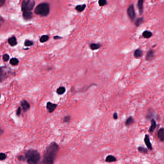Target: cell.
Masks as SVG:
<instances>
[{"label": "cell", "instance_id": "1", "mask_svg": "<svg viewBox=\"0 0 164 164\" xmlns=\"http://www.w3.org/2000/svg\"><path fill=\"white\" fill-rule=\"evenodd\" d=\"M59 146L55 142L50 143L46 148L41 164H53L58 153Z\"/></svg>", "mask_w": 164, "mask_h": 164}, {"label": "cell", "instance_id": "2", "mask_svg": "<svg viewBox=\"0 0 164 164\" xmlns=\"http://www.w3.org/2000/svg\"><path fill=\"white\" fill-rule=\"evenodd\" d=\"M25 157L28 164H39L40 161V155L36 150L29 149L25 153Z\"/></svg>", "mask_w": 164, "mask_h": 164}, {"label": "cell", "instance_id": "3", "mask_svg": "<svg viewBox=\"0 0 164 164\" xmlns=\"http://www.w3.org/2000/svg\"><path fill=\"white\" fill-rule=\"evenodd\" d=\"M49 5L47 3H43L39 4L35 9V14L41 16H47L49 14Z\"/></svg>", "mask_w": 164, "mask_h": 164}, {"label": "cell", "instance_id": "4", "mask_svg": "<svg viewBox=\"0 0 164 164\" xmlns=\"http://www.w3.org/2000/svg\"><path fill=\"white\" fill-rule=\"evenodd\" d=\"M127 14L130 19L133 21L134 20L136 17V14L135 12L134 7L133 4H131L127 9Z\"/></svg>", "mask_w": 164, "mask_h": 164}, {"label": "cell", "instance_id": "5", "mask_svg": "<svg viewBox=\"0 0 164 164\" xmlns=\"http://www.w3.org/2000/svg\"><path fill=\"white\" fill-rule=\"evenodd\" d=\"M8 75V72L5 68H0V83L2 82L7 78Z\"/></svg>", "mask_w": 164, "mask_h": 164}, {"label": "cell", "instance_id": "6", "mask_svg": "<svg viewBox=\"0 0 164 164\" xmlns=\"http://www.w3.org/2000/svg\"><path fill=\"white\" fill-rule=\"evenodd\" d=\"M155 57V50L153 49H150L146 54L145 60L147 61H151L154 59Z\"/></svg>", "mask_w": 164, "mask_h": 164}, {"label": "cell", "instance_id": "7", "mask_svg": "<svg viewBox=\"0 0 164 164\" xmlns=\"http://www.w3.org/2000/svg\"><path fill=\"white\" fill-rule=\"evenodd\" d=\"M57 106H58L57 104L52 103L51 102H47L46 105L47 109L50 113L53 112L55 110L56 108H57Z\"/></svg>", "mask_w": 164, "mask_h": 164}, {"label": "cell", "instance_id": "8", "mask_svg": "<svg viewBox=\"0 0 164 164\" xmlns=\"http://www.w3.org/2000/svg\"><path fill=\"white\" fill-rule=\"evenodd\" d=\"M21 105L23 108V110L26 112L30 108V105L29 103L26 100H23L21 102Z\"/></svg>", "mask_w": 164, "mask_h": 164}, {"label": "cell", "instance_id": "9", "mask_svg": "<svg viewBox=\"0 0 164 164\" xmlns=\"http://www.w3.org/2000/svg\"><path fill=\"white\" fill-rule=\"evenodd\" d=\"M144 141L145 144H146V145L147 147V148H148V149H149L150 150H152L153 149V147L152 145V144H151V143L150 142V137L148 134H146L145 135Z\"/></svg>", "mask_w": 164, "mask_h": 164}, {"label": "cell", "instance_id": "10", "mask_svg": "<svg viewBox=\"0 0 164 164\" xmlns=\"http://www.w3.org/2000/svg\"><path fill=\"white\" fill-rule=\"evenodd\" d=\"M143 55V50L140 48H137L136 50H135V51L134 52V53H133V56L134 58L136 59H139L141 58Z\"/></svg>", "mask_w": 164, "mask_h": 164}, {"label": "cell", "instance_id": "11", "mask_svg": "<svg viewBox=\"0 0 164 164\" xmlns=\"http://www.w3.org/2000/svg\"><path fill=\"white\" fill-rule=\"evenodd\" d=\"M23 17L26 20H30L33 17V14L31 11H24L23 12Z\"/></svg>", "mask_w": 164, "mask_h": 164}, {"label": "cell", "instance_id": "12", "mask_svg": "<svg viewBox=\"0 0 164 164\" xmlns=\"http://www.w3.org/2000/svg\"><path fill=\"white\" fill-rule=\"evenodd\" d=\"M144 3V0H138V1L137 6H138L139 11V13L140 15H142L143 13Z\"/></svg>", "mask_w": 164, "mask_h": 164}, {"label": "cell", "instance_id": "13", "mask_svg": "<svg viewBox=\"0 0 164 164\" xmlns=\"http://www.w3.org/2000/svg\"><path fill=\"white\" fill-rule=\"evenodd\" d=\"M151 125L150 127V128L149 129V132H150V133H152L156 129V127L157 124H156V120L154 119H151Z\"/></svg>", "mask_w": 164, "mask_h": 164}, {"label": "cell", "instance_id": "14", "mask_svg": "<svg viewBox=\"0 0 164 164\" xmlns=\"http://www.w3.org/2000/svg\"><path fill=\"white\" fill-rule=\"evenodd\" d=\"M157 137L160 141H164V128H161L158 130Z\"/></svg>", "mask_w": 164, "mask_h": 164}, {"label": "cell", "instance_id": "15", "mask_svg": "<svg viewBox=\"0 0 164 164\" xmlns=\"http://www.w3.org/2000/svg\"><path fill=\"white\" fill-rule=\"evenodd\" d=\"M8 43L11 46H15L16 45L17 42L16 37L15 36H12L8 39Z\"/></svg>", "mask_w": 164, "mask_h": 164}, {"label": "cell", "instance_id": "16", "mask_svg": "<svg viewBox=\"0 0 164 164\" xmlns=\"http://www.w3.org/2000/svg\"><path fill=\"white\" fill-rule=\"evenodd\" d=\"M101 45L99 43H92L90 45V48L92 50H96L98 49L101 48Z\"/></svg>", "mask_w": 164, "mask_h": 164}, {"label": "cell", "instance_id": "17", "mask_svg": "<svg viewBox=\"0 0 164 164\" xmlns=\"http://www.w3.org/2000/svg\"><path fill=\"white\" fill-rule=\"evenodd\" d=\"M31 1V0H23L22 3V9L23 12L26 11L28 4Z\"/></svg>", "mask_w": 164, "mask_h": 164}, {"label": "cell", "instance_id": "18", "mask_svg": "<svg viewBox=\"0 0 164 164\" xmlns=\"http://www.w3.org/2000/svg\"><path fill=\"white\" fill-rule=\"evenodd\" d=\"M117 158L113 156L112 155H109L107 156L106 158V162H108V163H111V162H115L117 161Z\"/></svg>", "mask_w": 164, "mask_h": 164}, {"label": "cell", "instance_id": "19", "mask_svg": "<svg viewBox=\"0 0 164 164\" xmlns=\"http://www.w3.org/2000/svg\"><path fill=\"white\" fill-rule=\"evenodd\" d=\"M66 92V88L64 86H60L57 88L56 90L57 93L59 95H62L64 94Z\"/></svg>", "mask_w": 164, "mask_h": 164}, {"label": "cell", "instance_id": "20", "mask_svg": "<svg viewBox=\"0 0 164 164\" xmlns=\"http://www.w3.org/2000/svg\"><path fill=\"white\" fill-rule=\"evenodd\" d=\"M134 123V120L133 117L132 116H130L126 120L125 124L126 126H129L133 124Z\"/></svg>", "mask_w": 164, "mask_h": 164}, {"label": "cell", "instance_id": "21", "mask_svg": "<svg viewBox=\"0 0 164 164\" xmlns=\"http://www.w3.org/2000/svg\"><path fill=\"white\" fill-rule=\"evenodd\" d=\"M153 36V33L150 31L145 30L143 33V36L145 39H149Z\"/></svg>", "mask_w": 164, "mask_h": 164}, {"label": "cell", "instance_id": "22", "mask_svg": "<svg viewBox=\"0 0 164 164\" xmlns=\"http://www.w3.org/2000/svg\"><path fill=\"white\" fill-rule=\"evenodd\" d=\"M35 5V1H34V0H32V1H31L28 4L26 11H31L33 9Z\"/></svg>", "mask_w": 164, "mask_h": 164}, {"label": "cell", "instance_id": "23", "mask_svg": "<svg viewBox=\"0 0 164 164\" xmlns=\"http://www.w3.org/2000/svg\"><path fill=\"white\" fill-rule=\"evenodd\" d=\"M86 5L85 4H82V5H77L75 7V10L78 12H83L85 8Z\"/></svg>", "mask_w": 164, "mask_h": 164}, {"label": "cell", "instance_id": "24", "mask_svg": "<svg viewBox=\"0 0 164 164\" xmlns=\"http://www.w3.org/2000/svg\"><path fill=\"white\" fill-rule=\"evenodd\" d=\"M49 39V36L48 35H45L42 36L40 37V42L41 43H44V42H46L47 41H48Z\"/></svg>", "mask_w": 164, "mask_h": 164}, {"label": "cell", "instance_id": "25", "mask_svg": "<svg viewBox=\"0 0 164 164\" xmlns=\"http://www.w3.org/2000/svg\"><path fill=\"white\" fill-rule=\"evenodd\" d=\"M143 22H144V18L143 17L138 18L135 21V25L137 27H139L140 25L143 23Z\"/></svg>", "mask_w": 164, "mask_h": 164}, {"label": "cell", "instance_id": "26", "mask_svg": "<svg viewBox=\"0 0 164 164\" xmlns=\"http://www.w3.org/2000/svg\"><path fill=\"white\" fill-rule=\"evenodd\" d=\"M10 63V64H12V65L16 66V65H17L19 64V60L16 58H12V59H11Z\"/></svg>", "mask_w": 164, "mask_h": 164}, {"label": "cell", "instance_id": "27", "mask_svg": "<svg viewBox=\"0 0 164 164\" xmlns=\"http://www.w3.org/2000/svg\"><path fill=\"white\" fill-rule=\"evenodd\" d=\"M138 150L140 153L143 154H147L148 153V150L144 147L139 146L138 148Z\"/></svg>", "mask_w": 164, "mask_h": 164}, {"label": "cell", "instance_id": "28", "mask_svg": "<svg viewBox=\"0 0 164 164\" xmlns=\"http://www.w3.org/2000/svg\"><path fill=\"white\" fill-rule=\"evenodd\" d=\"M153 116V112L152 110L151 109H149L148 111L147 112L146 115V118L147 119H149L151 118H152Z\"/></svg>", "mask_w": 164, "mask_h": 164}, {"label": "cell", "instance_id": "29", "mask_svg": "<svg viewBox=\"0 0 164 164\" xmlns=\"http://www.w3.org/2000/svg\"><path fill=\"white\" fill-rule=\"evenodd\" d=\"M34 45V42L32 41L27 40L24 42V45L26 47H30Z\"/></svg>", "mask_w": 164, "mask_h": 164}, {"label": "cell", "instance_id": "30", "mask_svg": "<svg viewBox=\"0 0 164 164\" xmlns=\"http://www.w3.org/2000/svg\"><path fill=\"white\" fill-rule=\"evenodd\" d=\"M98 4L100 6H104L107 4V0H99Z\"/></svg>", "mask_w": 164, "mask_h": 164}, {"label": "cell", "instance_id": "31", "mask_svg": "<svg viewBox=\"0 0 164 164\" xmlns=\"http://www.w3.org/2000/svg\"><path fill=\"white\" fill-rule=\"evenodd\" d=\"M71 119V117L70 115L65 116L64 118V122L65 123H68L70 121Z\"/></svg>", "mask_w": 164, "mask_h": 164}, {"label": "cell", "instance_id": "32", "mask_svg": "<svg viewBox=\"0 0 164 164\" xmlns=\"http://www.w3.org/2000/svg\"><path fill=\"white\" fill-rule=\"evenodd\" d=\"M7 157V156L5 153H0V161L5 160Z\"/></svg>", "mask_w": 164, "mask_h": 164}, {"label": "cell", "instance_id": "33", "mask_svg": "<svg viewBox=\"0 0 164 164\" xmlns=\"http://www.w3.org/2000/svg\"><path fill=\"white\" fill-rule=\"evenodd\" d=\"M9 58H10V57L9 55L7 54H5L3 56V59L4 61H8L9 60Z\"/></svg>", "mask_w": 164, "mask_h": 164}, {"label": "cell", "instance_id": "34", "mask_svg": "<svg viewBox=\"0 0 164 164\" xmlns=\"http://www.w3.org/2000/svg\"><path fill=\"white\" fill-rule=\"evenodd\" d=\"M18 159L20 161H24L26 160V157H25V156H23L22 155L19 156L18 157Z\"/></svg>", "mask_w": 164, "mask_h": 164}, {"label": "cell", "instance_id": "35", "mask_svg": "<svg viewBox=\"0 0 164 164\" xmlns=\"http://www.w3.org/2000/svg\"><path fill=\"white\" fill-rule=\"evenodd\" d=\"M21 108L20 107H19L17 108V111H16V114L17 116H19L21 115Z\"/></svg>", "mask_w": 164, "mask_h": 164}, {"label": "cell", "instance_id": "36", "mask_svg": "<svg viewBox=\"0 0 164 164\" xmlns=\"http://www.w3.org/2000/svg\"><path fill=\"white\" fill-rule=\"evenodd\" d=\"M113 119H114L115 120H118V114L117 112H114V114L113 115Z\"/></svg>", "mask_w": 164, "mask_h": 164}, {"label": "cell", "instance_id": "37", "mask_svg": "<svg viewBox=\"0 0 164 164\" xmlns=\"http://www.w3.org/2000/svg\"><path fill=\"white\" fill-rule=\"evenodd\" d=\"M6 0H0V7L2 6L5 3Z\"/></svg>", "mask_w": 164, "mask_h": 164}, {"label": "cell", "instance_id": "38", "mask_svg": "<svg viewBox=\"0 0 164 164\" xmlns=\"http://www.w3.org/2000/svg\"><path fill=\"white\" fill-rule=\"evenodd\" d=\"M53 39L54 40H59V39H62V37L61 36H54L53 37Z\"/></svg>", "mask_w": 164, "mask_h": 164}, {"label": "cell", "instance_id": "39", "mask_svg": "<svg viewBox=\"0 0 164 164\" xmlns=\"http://www.w3.org/2000/svg\"><path fill=\"white\" fill-rule=\"evenodd\" d=\"M4 21V19L2 17H0V27H1V26H2V24H3Z\"/></svg>", "mask_w": 164, "mask_h": 164}, {"label": "cell", "instance_id": "40", "mask_svg": "<svg viewBox=\"0 0 164 164\" xmlns=\"http://www.w3.org/2000/svg\"><path fill=\"white\" fill-rule=\"evenodd\" d=\"M3 133H4V130L2 129L1 128H0V136H1Z\"/></svg>", "mask_w": 164, "mask_h": 164}, {"label": "cell", "instance_id": "41", "mask_svg": "<svg viewBox=\"0 0 164 164\" xmlns=\"http://www.w3.org/2000/svg\"><path fill=\"white\" fill-rule=\"evenodd\" d=\"M0 97H1V94H0Z\"/></svg>", "mask_w": 164, "mask_h": 164}]
</instances>
